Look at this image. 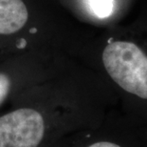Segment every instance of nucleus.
<instances>
[{
  "mask_svg": "<svg viewBox=\"0 0 147 147\" xmlns=\"http://www.w3.org/2000/svg\"><path fill=\"white\" fill-rule=\"evenodd\" d=\"M11 81L7 75L0 73V105L7 98L8 94L10 92Z\"/></svg>",
  "mask_w": 147,
  "mask_h": 147,
  "instance_id": "obj_5",
  "label": "nucleus"
},
{
  "mask_svg": "<svg viewBox=\"0 0 147 147\" xmlns=\"http://www.w3.org/2000/svg\"><path fill=\"white\" fill-rule=\"evenodd\" d=\"M88 147H121V146L116 144V143H112L108 142H96L94 144H91Z\"/></svg>",
  "mask_w": 147,
  "mask_h": 147,
  "instance_id": "obj_6",
  "label": "nucleus"
},
{
  "mask_svg": "<svg viewBox=\"0 0 147 147\" xmlns=\"http://www.w3.org/2000/svg\"><path fill=\"white\" fill-rule=\"evenodd\" d=\"M28 18V9L22 0H0V34L18 32Z\"/></svg>",
  "mask_w": 147,
  "mask_h": 147,
  "instance_id": "obj_3",
  "label": "nucleus"
},
{
  "mask_svg": "<svg viewBox=\"0 0 147 147\" xmlns=\"http://www.w3.org/2000/svg\"><path fill=\"white\" fill-rule=\"evenodd\" d=\"M90 11L95 16L106 18L114 11V0H87Z\"/></svg>",
  "mask_w": 147,
  "mask_h": 147,
  "instance_id": "obj_4",
  "label": "nucleus"
},
{
  "mask_svg": "<svg viewBox=\"0 0 147 147\" xmlns=\"http://www.w3.org/2000/svg\"><path fill=\"white\" fill-rule=\"evenodd\" d=\"M102 62L121 88L147 99V55L139 46L129 41L109 43L102 53Z\"/></svg>",
  "mask_w": 147,
  "mask_h": 147,
  "instance_id": "obj_1",
  "label": "nucleus"
},
{
  "mask_svg": "<svg viewBox=\"0 0 147 147\" xmlns=\"http://www.w3.org/2000/svg\"><path fill=\"white\" fill-rule=\"evenodd\" d=\"M45 133L42 115L21 108L0 118V147H37Z\"/></svg>",
  "mask_w": 147,
  "mask_h": 147,
  "instance_id": "obj_2",
  "label": "nucleus"
}]
</instances>
